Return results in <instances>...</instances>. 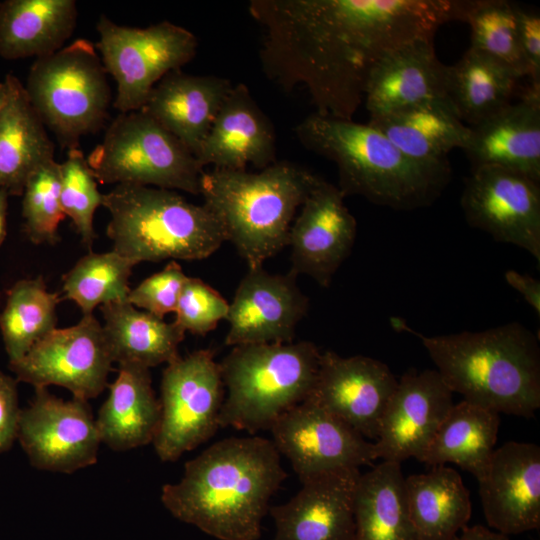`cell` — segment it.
Instances as JSON below:
<instances>
[{"label": "cell", "mask_w": 540, "mask_h": 540, "mask_svg": "<svg viewBox=\"0 0 540 540\" xmlns=\"http://www.w3.org/2000/svg\"><path fill=\"white\" fill-rule=\"evenodd\" d=\"M518 80L506 66L470 47L446 67L448 99L458 117L470 126L510 105Z\"/></svg>", "instance_id": "cell-34"}, {"label": "cell", "mask_w": 540, "mask_h": 540, "mask_svg": "<svg viewBox=\"0 0 540 540\" xmlns=\"http://www.w3.org/2000/svg\"><path fill=\"white\" fill-rule=\"evenodd\" d=\"M113 249L134 265L208 258L225 242L214 214L174 190L115 185L103 194Z\"/></svg>", "instance_id": "cell-6"}, {"label": "cell", "mask_w": 540, "mask_h": 540, "mask_svg": "<svg viewBox=\"0 0 540 540\" xmlns=\"http://www.w3.org/2000/svg\"><path fill=\"white\" fill-rule=\"evenodd\" d=\"M187 277L177 261H170L161 271L150 275L131 289L128 302L140 310L164 319L166 314L175 312Z\"/></svg>", "instance_id": "cell-41"}, {"label": "cell", "mask_w": 540, "mask_h": 540, "mask_svg": "<svg viewBox=\"0 0 540 540\" xmlns=\"http://www.w3.org/2000/svg\"><path fill=\"white\" fill-rule=\"evenodd\" d=\"M86 159L100 184L200 195L204 168L174 135L142 110L116 116Z\"/></svg>", "instance_id": "cell-9"}, {"label": "cell", "mask_w": 540, "mask_h": 540, "mask_svg": "<svg viewBox=\"0 0 540 540\" xmlns=\"http://www.w3.org/2000/svg\"><path fill=\"white\" fill-rule=\"evenodd\" d=\"M517 35L531 84H540V16L516 5Z\"/></svg>", "instance_id": "cell-42"}, {"label": "cell", "mask_w": 540, "mask_h": 540, "mask_svg": "<svg viewBox=\"0 0 540 540\" xmlns=\"http://www.w3.org/2000/svg\"><path fill=\"white\" fill-rule=\"evenodd\" d=\"M21 196L28 239L34 244H55L59 224L65 217L60 201L59 163L54 159L35 170Z\"/></svg>", "instance_id": "cell-38"}, {"label": "cell", "mask_w": 540, "mask_h": 540, "mask_svg": "<svg viewBox=\"0 0 540 540\" xmlns=\"http://www.w3.org/2000/svg\"><path fill=\"white\" fill-rule=\"evenodd\" d=\"M75 0L0 2V57H43L63 48L77 24Z\"/></svg>", "instance_id": "cell-28"}, {"label": "cell", "mask_w": 540, "mask_h": 540, "mask_svg": "<svg viewBox=\"0 0 540 540\" xmlns=\"http://www.w3.org/2000/svg\"><path fill=\"white\" fill-rule=\"evenodd\" d=\"M368 124L389 138L408 156L422 161L447 160L453 149H464L470 126L449 101L425 103L372 117Z\"/></svg>", "instance_id": "cell-30"}, {"label": "cell", "mask_w": 540, "mask_h": 540, "mask_svg": "<svg viewBox=\"0 0 540 540\" xmlns=\"http://www.w3.org/2000/svg\"><path fill=\"white\" fill-rule=\"evenodd\" d=\"M295 134L308 150L333 161L343 195H358L394 210L431 205L451 177L447 160L422 161L401 151L366 123L312 113Z\"/></svg>", "instance_id": "cell-3"}, {"label": "cell", "mask_w": 540, "mask_h": 540, "mask_svg": "<svg viewBox=\"0 0 540 540\" xmlns=\"http://www.w3.org/2000/svg\"><path fill=\"white\" fill-rule=\"evenodd\" d=\"M460 203L471 227L495 241L518 246L540 261L539 182L503 167L472 168Z\"/></svg>", "instance_id": "cell-13"}, {"label": "cell", "mask_w": 540, "mask_h": 540, "mask_svg": "<svg viewBox=\"0 0 540 540\" xmlns=\"http://www.w3.org/2000/svg\"><path fill=\"white\" fill-rule=\"evenodd\" d=\"M225 397L215 351L196 350L167 364L162 374L161 417L153 440L163 462H175L217 431Z\"/></svg>", "instance_id": "cell-11"}, {"label": "cell", "mask_w": 540, "mask_h": 540, "mask_svg": "<svg viewBox=\"0 0 540 540\" xmlns=\"http://www.w3.org/2000/svg\"><path fill=\"white\" fill-rule=\"evenodd\" d=\"M398 380L374 358L321 352L309 400L338 417L366 439L376 440L380 421Z\"/></svg>", "instance_id": "cell-16"}, {"label": "cell", "mask_w": 540, "mask_h": 540, "mask_svg": "<svg viewBox=\"0 0 540 540\" xmlns=\"http://www.w3.org/2000/svg\"><path fill=\"white\" fill-rule=\"evenodd\" d=\"M17 439L32 466L62 473L95 464L101 443L88 402L63 400L45 387L21 410Z\"/></svg>", "instance_id": "cell-14"}, {"label": "cell", "mask_w": 540, "mask_h": 540, "mask_svg": "<svg viewBox=\"0 0 540 540\" xmlns=\"http://www.w3.org/2000/svg\"><path fill=\"white\" fill-rule=\"evenodd\" d=\"M320 178L289 161L259 172L213 168L202 175L200 195L225 241L254 269L288 246L297 209Z\"/></svg>", "instance_id": "cell-5"}, {"label": "cell", "mask_w": 540, "mask_h": 540, "mask_svg": "<svg viewBox=\"0 0 540 540\" xmlns=\"http://www.w3.org/2000/svg\"><path fill=\"white\" fill-rule=\"evenodd\" d=\"M506 282L518 291L524 300L540 316V281L530 275L521 274L515 270L505 272Z\"/></svg>", "instance_id": "cell-44"}, {"label": "cell", "mask_w": 540, "mask_h": 540, "mask_svg": "<svg viewBox=\"0 0 540 540\" xmlns=\"http://www.w3.org/2000/svg\"><path fill=\"white\" fill-rule=\"evenodd\" d=\"M266 77L303 85L315 113L352 120L379 61L456 20L457 0H252Z\"/></svg>", "instance_id": "cell-1"}, {"label": "cell", "mask_w": 540, "mask_h": 540, "mask_svg": "<svg viewBox=\"0 0 540 540\" xmlns=\"http://www.w3.org/2000/svg\"><path fill=\"white\" fill-rule=\"evenodd\" d=\"M270 431L277 451L288 458L301 483L377 460L374 442L309 400L281 415Z\"/></svg>", "instance_id": "cell-15"}, {"label": "cell", "mask_w": 540, "mask_h": 540, "mask_svg": "<svg viewBox=\"0 0 540 540\" xmlns=\"http://www.w3.org/2000/svg\"><path fill=\"white\" fill-rule=\"evenodd\" d=\"M9 194L0 189V246L6 237V216Z\"/></svg>", "instance_id": "cell-46"}, {"label": "cell", "mask_w": 540, "mask_h": 540, "mask_svg": "<svg viewBox=\"0 0 540 540\" xmlns=\"http://www.w3.org/2000/svg\"><path fill=\"white\" fill-rule=\"evenodd\" d=\"M516 4L506 0H457V20L471 31L470 48L527 77L517 35Z\"/></svg>", "instance_id": "cell-36"}, {"label": "cell", "mask_w": 540, "mask_h": 540, "mask_svg": "<svg viewBox=\"0 0 540 540\" xmlns=\"http://www.w3.org/2000/svg\"><path fill=\"white\" fill-rule=\"evenodd\" d=\"M344 198L338 186L320 178L290 228V272L307 275L321 287L330 286L355 243L357 222Z\"/></svg>", "instance_id": "cell-17"}, {"label": "cell", "mask_w": 540, "mask_h": 540, "mask_svg": "<svg viewBox=\"0 0 540 540\" xmlns=\"http://www.w3.org/2000/svg\"><path fill=\"white\" fill-rule=\"evenodd\" d=\"M401 464L383 461L360 475L354 496L353 540H416Z\"/></svg>", "instance_id": "cell-33"}, {"label": "cell", "mask_w": 540, "mask_h": 540, "mask_svg": "<svg viewBox=\"0 0 540 540\" xmlns=\"http://www.w3.org/2000/svg\"><path fill=\"white\" fill-rule=\"evenodd\" d=\"M21 410L16 378L0 371V454L17 439Z\"/></svg>", "instance_id": "cell-43"}, {"label": "cell", "mask_w": 540, "mask_h": 540, "mask_svg": "<svg viewBox=\"0 0 540 540\" xmlns=\"http://www.w3.org/2000/svg\"><path fill=\"white\" fill-rule=\"evenodd\" d=\"M4 82L7 95L0 110V189L9 196H21L31 174L54 160L55 146L24 84L13 74H7Z\"/></svg>", "instance_id": "cell-26"}, {"label": "cell", "mask_w": 540, "mask_h": 540, "mask_svg": "<svg viewBox=\"0 0 540 540\" xmlns=\"http://www.w3.org/2000/svg\"><path fill=\"white\" fill-rule=\"evenodd\" d=\"M113 359L103 327L91 315L70 327L56 328L21 359L9 362L16 380L34 388L61 386L88 401L108 386Z\"/></svg>", "instance_id": "cell-12"}, {"label": "cell", "mask_w": 540, "mask_h": 540, "mask_svg": "<svg viewBox=\"0 0 540 540\" xmlns=\"http://www.w3.org/2000/svg\"><path fill=\"white\" fill-rule=\"evenodd\" d=\"M280 454L262 437H229L187 461L162 487L173 516L219 540H258L269 501L286 479Z\"/></svg>", "instance_id": "cell-2"}, {"label": "cell", "mask_w": 540, "mask_h": 540, "mask_svg": "<svg viewBox=\"0 0 540 540\" xmlns=\"http://www.w3.org/2000/svg\"><path fill=\"white\" fill-rule=\"evenodd\" d=\"M96 30L95 47L107 74L116 82L113 106L120 113L141 110L155 85L197 53L196 36L169 21L130 27L102 14Z\"/></svg>", "instance_id": "cell-10"}, {"label": "cell", "mask_w": 540, "mask_h": 540, "mask_svg": "<svg viewBox=\"0 0 540 540\" xmlns=\"http://www.w3.org/2000/svg\"><path fill=\"white\" fill-rule=\"evenodd\" d=\"M233 85L223 77L174 70L155 85L141 110L195 156Z\"/></svg>", "instance_id": "cell-25"}, {"label": "cell", "mask_w": 540, "mask_h": 540, "mask_svg": "<svg viewBox=\"0 0 540 540\" xmlns=\"http://www.w3.org/2000/svg\"><path fill=\"white\" fill-rule=\"evenodd\" d=\"M455 540H509V537L482 525L464 527Z\"/></svg>", "instance_id": "cell-45"}, {"label": "cell", "mask_w": 540, "mask_h": 540, "mask_svg": "<svg viewBox=\"0 0 540 540\" xmlns=\"http://www.w3.org/2000/svg\"><path fill=\"white\" fill-rule=\"evenodd\" d=\"M471 169L498 166L540 181V84H529L521 100L470 126L463 149Z\"/></svg>", "instance_id": "cell-24"}, {"label": "cell", "mask_w": 540, "mask_h": 540, "mask_svg": "<svg viewBox=\"0 0 540 540\" xmlns=\"http://www.w3.org/2000/svg\"><path fill=\"white\" fill-rule=\"evenodd\" d=\"M95 43L78 38L32 63L24 84L45 126L63 148L105 123L112 93Z\"/></svg>", "instance_id": "cell-8"}, {"label": "cell", "mask_w": 540, "mask_h": 540, "mask_svg": "<svg viewBox=\"0 0 540 540\" xmlns=\"http://www.w3.org/2000/svg\"><path fill=\"white\" fill-rule=\"evenodd\" d=\"M296 278L290 271L283 275L263 267L248 269L229 303L225 345L293 342L309 309Z\"/></svg>", "instance_id": "cell-18"}, {"label": "cell", "mask_w": 540, "mask_h": 540, "mask_svg": "<svg viewBox=\"0 0 540 540\" xmlns=\"http://www.w3.org/2000/svg\"><path fill=\"white\" fill-rule=\"evenodd\" d=\"M359 468L327 472L302 482L286 503L269 508L272 540H353L354 496Z\"/></svg>", "instance_id": "cell-21"}, {"label": "cell", "mask_w": 540, "mask_h": 540, "mask_svg": "<svg viewBox=\"0 0 540 540\" xmlns=\"http://www.w3.org/2000/svg\"><path fill=\"white\" fill-rule=\"evenodd\" d=\"M195 157L203 168L230 170L277 161L274 127L245 84L233 85Z\"/></svg>", "instance_id": "cell-23"}, {"label": "cell", "mask_w": 540, "mask_h": 540, "mask_svg": "<svg viewBox=\"0 0 540 540\" xmlns=\"http://www.w3.org/2000/svg\"><path fill=\"white\" fill-rule=\"evenodd\" d=\"M487 524L505 535L540 526V447L509 441L496 448L478 481Z\"/></svg>", "instance_id": "cell-20"}, {"label": "cell", "mask_w": 540, "mask_h": 540, "mask_svg": "<svg viewBox=\"0 0 540 540\" xmlns=\"http://www.w3.org/2000/svg\"><path fill=\"white\" fill-rule=\"evenodd\" d=\"M227 300L199 278L187 277L175 310L174 323L185 333L204 336L226 319Z\"/></svg>", "instance_id": "cell-40"}, {"label": "cell", "mask_w": 540, "mask_h": 540, "mask_svg": "<svg viewBox=\"0 0 540 540\" xmlns=\"http://www.w3.org/2000/svg\"><path fill=\"white\" fill-rule=\"evenodd\" d=\"M57 292H50L42 277L21 279L7 292L0 314V330L9 362L21 359L57 324Z\"/></svg>", "instance_id": "cell-35"}, {"label": "cell", "mask_w": 540, "mask_h": 540, "mask_svg": "<svg viewBox=\"0 0 540 540\" xmlns=\"http://www.w3.org/2000/svg\"><path fill=\"white\" fill-rule=\"evenodd\" d=\"M404 479L416 540H455L472 513L469 490L461 475L446 465Z\"/></svg>", "instance_id": "cell-29"}, {"label": "cell", "mask_w": 540, "mask_h": 540, "mask_svg": "<svg viewBox=\"0 0 540 540\" xmlns=\"http://www.w3.org/2000/svg\"><path fill=\"white\" fill-rule=\"evenodd\" d=\"M105 338L113 362L146 367L170 363L179 357L185 332L128 301L100 306Z\"/></svg>", "instance_id": "cell-31"}, {"label": "cell", "mask_w": 540, "mask_h": 540, "mask_svg": "<svg viewBox=\"0 0 540 540\" xmlns=\"http://www.w3.org/2000/svg\"><path fill=\"white\" fill-rule=\"evenodd\" d=\"M417 336L446 385L474 405L525 418L540 408V347L519 322L483 331Z\"/></svg>", "instance_id": "cell-4"}, {"label": "cell", "mask_w": 540, "mask_h": 540, "mask_svg": "<svg viewBox=\"0 0 540 540\" xmlns=\"http://www.w3.org/2000/svg\"><path fill=\"white\" fill-rule=\"evenodd\" d=\"M320 356L311 341L234 346L219 363L227 391L219 426L250 434L270 430L281 415L308 398Z\"/></svg>", "instance_id": "cell-7"}, {"label": "cell", "mask_w": 540, "mask_h": 540, "mask_svg": "<svg viewBox=\"0 0 540 540\" xmlns=\"http://www.w3.org/2000/svg\"><path fill=\"white\" fill-rule=\"evenodd\" d=\"M134 266L114 250L89 252L63 276V296L73 301L83 315L93 314L97 306L128 301Z\"/></svg>", "instance_id": "cell-37"}, {"label": "cell", "mask_w": 540, "mask_h": 540, "mask_svg": "<svg viewBox=\"0 0 540 540\" xmlns=\"http://www.w3.org/2000/svg\"><path fill=\"white\" fill-rule=\"evenodd\" d=\"M452 395L436 369L403 374L380 421L377 459L400 464L418 459L454 405Z\"/></svg>", "instance_id": "cell-19"}, {"label": "cell", "mask_w": 540, "mask_h": 540, "mask_svg": "<svg viewBox=\"0 0 540 540\" xmlns=\"http://www.w3.org/2000/svg\"><path fill=\"white\" fill-rule=\"evenodd\" d=\"M6 95H7V88L3 80L2 82H0V110L2 106L4 105V102L6 100Z\"/></svg>", "instance_id": "cell-47"}, {"label": "cell", "mask_w": 540, "mask_h": 540, "mask_svg": "<svg viewBox=\"0 0 540 540\" xmlns=\"http://www.w3.org/2000/svg\"><path fill=\"white\" fill-rule=\"evenodd\" d=\"M446 67L437 58L433 37L418 38L391 51L374 67L366 84L364 103L370 118L449 101Z\"/></svg>", "instance_id": "cell-22"}, {"label": "cell", "mask_w": 540, "mask_h": 540, "mask_svg": "<svg viewBox=\"0 0 540 540\" xmlns=\"http://www.w3.org/2000/svg\"><path fill=\"white\" fill-rule=\"evenodd\" d=\"M499 424V413L462 400L452 406L417 460L431 466L456 464L479 481L496 449Z\"/></svg>", "instance_id": "cell-32"}, {"label": "cell", "mask_w": 540, "mask_h": 540, "mask_svg": "<svg viewBox=\"0 0 540 540\" xmlns=\"http://www.w3.org/2000/svg\"><path fill=\"white\" fill-rule=\"evenodd\" d=\"M59 174L63 212L72 220L82 244L90 249L96 237L94 214L102 206L103 194L79 148L67 151L66 159L59 163Z\"/></svg>", "instance_id": "cell-39"}, {"label": "cell", "mask_w": 540, "mask_h": 540, "mask_svg": "<svg viewBox=\"0 0 540 540\" xmlns=\"http://www.w3.org/2000/svg\"><path fill=\"white\" fill-rule=\"evenodd\" d=\"M107 387L109 396L95 419L100 441L115 451L152 443L159 428L161 406L149 369L119 365L117 378Z\"/></svg>", "instance_id": "cell-27"}]
</instances>
